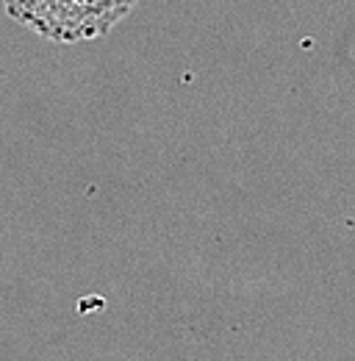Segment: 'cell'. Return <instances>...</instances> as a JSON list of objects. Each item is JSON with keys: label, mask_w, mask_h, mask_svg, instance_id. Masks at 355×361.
Returning <instances> with one entry per match:
<instances>
[{"label": "cell", "mask_w": 355, "mask_h": 361, "mask_svg": "<svg viewBox=\"0 0 355 361\" xmlns=\"http://www.w3.org/2000/svg\"><path fill=\"white\" fill-rule=\"evenodd\" d=\"M136 6H139V0H70L73 45L106 37Z\"/></svg>", "instance_id": "cell-1"}]
</instances>
